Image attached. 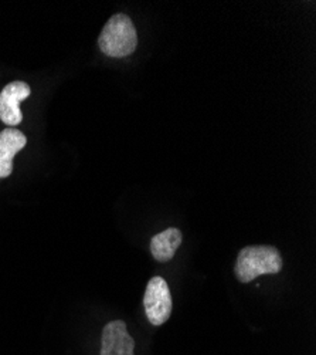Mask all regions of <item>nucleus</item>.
I'll return each instance as SVG.
<instances>
[{"label": "nucleus", "mask_w": 316, "mask_h": 355, "mask_svg": "<svg viewBox=\"0 0 316 355\" xmlns=\"http://www.w3.org/2000/svg\"><path fill=\"white\" fill-rule=\"evenodd\" d=\"M282 264V257L277 248L268 245L247 246L237 256L234 273L239 282L250 283L258 276L279 273Z\"/></svg>", "instance_id": "nucleus-1"}, {"label": "nucleus", "mask_w": 316, "mask_h": 355, "mask_svg": "<svg viewBox=\"0 0 316 355\" xmlns=\"http://www.w3.org/2000/svg\"><path fill=\"white\" fill-rule=\"evenodd\" d=\"M100 50L113 58H121L132 54L138 46V35L129 16L113 15L98 37Z\"/></svg>", "instance_id": "nucleus-2"}, {"label": "nucleus", "mask_w": 316, "mask_h": 355, "mask_svg": "<svg viewBox=\"0 0 316 355\" xmlns=\"http://www.w3.org/2000/svg\"><path fill=\"white\" fill-rule=\"evenodd\" d=\"M143 306H145V313L151 324L162 325L169 320L174 302H171L169 286L163 277L149 280L145 295H143Z\"/></svg>", "instance_id": "nucleus-3"}, {"label": "nucleus", "mask_w": 316, "mask_h": 355, "mask_svg": "<svg viewBox=\"0 0 316 355\" xmlns=\"http://www.w3.org/2000/svg\"><path fill=\"white\" fill-rule=\"evenodd\" d=\"M135 341L121 320L108 322L102 330L101 355H135Z\"/></svg>", "instance_id": "nucleus-5"}, {"label": "nucleus", "mask_w": 316, "mask_h": 355, "mask_svg": "<svg viewBox=\"0 0 316 355\" xmlns=\"http://www.w3.org/2000/svg\"><path fill=\"white\" fill-rule=\"evenodd\" d=\"M182 232L176 227H170L165 232L155 234L151 241L152 256L160 263L171 260L179 246L182 245Z\"/></svg>", "instance_id": "nucleus-7"}, {"label": "nucleus", "mask_w": 316, "mask_h": 355, "mask_svg": "<svg viewBox=\"0 0 316 355\" xmlns=\"http://www.w3.org/2000/svg\"><path fill=\"white\" fill-rule=\"evenodd\" d=\"M27 144L24 134L15 128L0 132V178H8L13 172V158Z\"/></svg>", "instance_id": "nucleus-6"}, {"label": "nucleus", "mask_w": 316, "mask_h": 355, "mask_svg": "<svg viewBox=\"0 0 316 355\" xmlns=\"http://www.w3.org/2000/svg\"><path fill=\"white\" fill-rule=\"evenodd\" d=\"M32 93V88L24 81L9 83L0 93V120L6 125L16 127L23 121L20 103Z\"/></svg>", "instance_id": "nucleus-4"}]
</instances>
